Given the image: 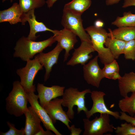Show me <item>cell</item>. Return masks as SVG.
<instances>
[{
  "label": "cell",
  "mask_w": 135,
  "mask_h": 135,
  "mask_svg": "<svg viewBox=\"0 0 135 135\" xmlns=\"http://www.w3.org/2000/svg\"><path fill=\"white\" fill-rule=\"evenodd\" d=\"M56 42L53 36L38 42L31 40L23 36L16 42L13 56L26 62L33 58L36 54L42 52L46 48L51 46Z\"/></svg>",
  "instance_id": "6da1fadb"
},
{
  "label": "cell",
  "mask_w": 135,
  "mask_h": 135,
  "mask_svg": "<svg viewBox=\"0 0 135 135\" xmlns=\"http://www.w3.org/2000/svg\"><path fill=\"white\" fill-rule=\"evenodd\" d=\"M26 93L20 81L13 82L12 89L6 99V108L8 113L16 117L24 114L28 109Z\"/></svg>",
  "instance_id": "7a4b0ae2"
},
{
  "label": "cell",
  "mask_w": 135,
  "mask_h": 135,
  "mask_svg": "<svg viewBox=\"0 0 135 135\" xmlns=\"http://www.w3.org/2000/svg\"><path fill=\"white\" fill-rule=\"evenodd\" d=\"M85 30L90 37L93 48L98 52L101 62L104 64H108L115 60L110 50L104 46L106 40L108 37L106 30L94 26H88Z\"/></svg>",
  "instance_id": "3957f363"
},
{
  "label": "cell",
  "mask_w": 135,
  "mask_h": 135,
  "mask_svg": "<svg viewBox=\"0 0 135 135\" xmlns=\"http://www.w3.org/2000/svg\"><path fill=\"white\" fill-rule=\"evenodd\" d=\"M91 92L89 89L80 91L78 88L72 87L65 90L62 96V105L68 108L66 113L69 119L72 120L74 118V112L73 108L75 106H77L78 114L82 111L85 113L88 110L85 104V96L86 94Z\"/></svg>",
  "instance_id": "277c9868"
},
{
  "label": "cell",
  "mask_w": 135,
  "mask_h": 135,
  "mask_svg": "<svg viewBox=\"0 0 135 135\" xmlns=\"http://www.w3.org/2000/svg\"><path fill=\"white\" fill-rule=\"evenodd\" d=\"M26 62L25 66L17 69L16 73L20 77V83L26 92H34L36 87L34 84V79L38 71L43 69V66L35 58Z\"/></svg>",
  "instance_id": "5b68a950"
},
{
  "label": "cell",
  "mask_w": 135,
  "mask_h": 135,
  "mask_svg": "<svg viewBox=\"0 0 135 135\" xmlns=\"http://www.w3.org/2000/svg\"><path fill=\"white\" fill-rule=\"evenodd\" d=\"M110 115L100 114L91 120L89 118L83 119L84 131L83 135H103L108 132H112L115 128L110 123Z\"/></svg>",
  "instance_id": "8992f818"
},
{
  "label": "cell",
  "mask_w": 135,
  "mask_h": 135,
  "mask_svg": "<svg viewBox=\"0 0 135 135\" xmlns=\"http://www.w3.org/2000/svg\"><path fill=\"white\" fill-rule=\"evenodd\" d=\"M81 16L63 9L61 24L64 28L78 36L81 42L85 41L92 44L90 37L83 26Z\"/></svg>",
  "instance_id": "52a82bcc"
},
{
  "label": "cell",
  "mask_w": 135,
  "mask_h": 135,
  "mask_svg": "<svg viewBox=\"0 0 135 135\" xmlns=\"http://www.w3.org/2000/svg\"><path fill=\"white\" fill-rule=\"evenodd\" d=\"M91 97L93 102L92 106L90 110L85 112L87 118H89L96 113L106 114L112 116L116 119H119L120 114L118 111H113L109 110L105 103L104 92L93 90L91 92Z\"/></svg>",
  "instance_id": "ba28073f"
},
{
  "label": "cell",
  "mask_w": 135,
  "mask_h": 135,
  "mask_svg": "<svg viewBox=\"0 0 135 135\" xmlns=\"http://www.w3.org/2000/svg\"><path fill=\"white\" fill-rule=\"evenodd\" d=\"M98 55L83 66V76L84 80L88 84L98 88L100 82L104 78L102 69L98 62Z\"/></svg>",
  "instance_id": "9c48e42d"
},
{
  "label": "cell",
  "mask_w": 135,
  "mask_h": 135,
  "mask_svg": "<svg viewBox=\"0 0 135 135\" xmlns=\"http://www.w3.org/2000/svg\"><path fill=\"white\" fill-rule=\"evenodd\" d=\"M28 102L34 109L46 130L52 131L56 135H62L54 126L52 122L44 108L39 104L38 95L34 92H26Z\"/></svg>",
  "instance_id": "30bf717a"
},
{
  "label": "cell",
  "mask_w": 135,
  "mask_h": 135,
  "mask_svg": "<svg viewBox=\"0 0 135 135\" xmlns=\"http://www.w3.org/2000/svg\"><path fill=\"white\" fill-rule=\"evenodd\" d=\"M63 50L58 43L54 48L50 51L47 53L42 52L34 56L45 69L44 76L45 82L49 78L52 67L57 63L59 55Z\"/></svg>",
  "instance_id": "8fae6325"
},
{
  "label": "cell",
  "mask_w": 135,
  "mask_h": 135,
  "mask_svg": "<svg viewBox=\"0 0 135 135\" xmlns=\"http://www.w3.org/2000/svg\"><path fill=\"white\" fill-rule=\"evenodd\" d=\"M34 12V10H32L24 13L23 15L22 24L24 25L28 22L30 27L29 33L27 37L28 38L31 40L36 41L38 38L36 34L40 32L48 31L52 32L54 35L55 34L58 30L49 28L43 22L37 21Z\"/></svg>",
  "instance_id": "7c38bea8"
},
{
  "label": "cell",
  "mask_w": 135,
  "mask_h": 135,
  "mask_svg": "<svg viewBox=\"0 0 135 135\" xmlns=\"http://www.w3.org/2000/svg\"><path fill=\"white\" fill-rule=\"evenodd\" d=\"M62 98H56L50 101L44 108L50 117L54 124L59 120L65 125L68 130L70 128L69 122H71L66 112L63 110L62 105Z\"/></svg>",
  "instance_id": "4fadbf2b"
},
{
  "label": "cell",
  "mask_w": 135,
  "mask_h": 135,
  "mask_svg": "<svg viewBox=\"0 0 135 135\" xmlns=\"http://www.w3.org/2000/svg\"><path fill=\"white\" fill-rule=\"evenodd\" d=\"M94 51L92 44L86 41H82L80 46L74 49L66 64L74 66L80 64L83 66L92 58V55L91 54Z\"/></svg>",
  "instance_id": "5bb4252c"
},
{
  "label": "cell",
  "mask_w": 135,
  "mask_h": 135,
  "mask_svg": "<svg viewBox=\"0 0 135 135\" xmlns=\"http://www.w3.org/2000/svg\"><path fill=\"white\" fill-rule=\"evenodd\" d=\"M53 36L56 41L65 50L64 62L66 61L70 55V50L74 48L75 44L78 42L76 36L71 31L64 28L58 30Z\"/></svg>",
  "instance_id": "9a60e30c"
},
{
  "label": "cell",
  "mask_w": 135,
  "mask_h": 135,
  "mask_svg": "<svg viewBox=\"0 0 135 135\" xmlns=\"http://www.w3.org/2000/svg\"><path fill=\"white\" fill-rule=\"evenodd\" d=\"M65 88L64 86L58 85L48 87L42 84L38 83L36 90L40 105L44 108L52 99L62 96Z\"/></svg>",
  "instance_id": "2e32d148"
},
{
  "label": "cell",
  "mask_w": 135,
  "mask_h": 135,
  "mask_svg": "<svg viewBox=\"0 0 135 135\" xmlns=\"http://www.w3.org/2000/svg\"><path fill=\"white\" fill-rule=\"evenodd\" d=\"M26 122L24 128L25 135H36L42 128L41 120L31 106L25 112Z\"/></svg>",
  "instance_id": "e0dca14e"
},
{
  "label": "cell",
  "mask_w": 135,
  "mask_h": 135,
  "mask_svg": "<svg viewBox=\"0 0 135 135\" xmlns=\"http://www.w3.org/2000/svg\"><path fill=\"white\" fill-rule=\"evenodd\" d=\"M17 2L8 8L0 11V22H7L10 24L21 23L24 14Z\"/></svg>",
  "instance_id": "ac0fdd59"
},
{
  "label": "cell",
  "mask_w": 135,
  "mask_h": 135,
  "mask_svg": "<svg viewBox=\"0 0 135 135\" xmlns=\"http://www.w3.org/2000/svg\"><path fill=\"white\" fill-rule=\"evenodd\" d=\"M120 94L124 98L128 96L129 92H135V73H125L118 80Z\"/></svg>",
  "instance_id": "d6986e66"
},
{
  "label": "cell",
  "mask_w": 135,
  "mask_h": 135,
  "mask_svg": "<svg viewBox=\"0 0 135 135\" xmlns=\"http://www.w3.org/2000/svg\"><path fill=\"white\" fill-rule=\"evenodd\" d=\"M108 37L127 42L135 40V26L118 27L112 30L109 29Z\"/></svg>",
  "instance_id": "ffe728a7"
},
{
  "label": "cell",
  "mask_w": 135,
  "mask_h": 135,
  "mask_svg": "<svg viewBox=\"0 0 135 135\" xmlns=\"http://www.w3.org/2000/svg\"><path fill=\"white\" fill-rule=\"evenodd\" d=\"M126 42L113 37H108L104 45L110 50L115 59H118L123 54Z\"/></svg>",
  "instance_id": "44dd1931"
},
{
  "label": "cell",
  "mask_w": 135,
  "mask_h": 135,
  "mask_svg": "<svg viewBox=\"0 0 135 135\" xmlns=\"http://www.w3.org/2000/svg\"><path fill=\"white\" fill-rule=\"evenodd\" d=\"M92 2L91 0H72L64 5L63 9L81 15L90 7Z\"/></svg>",
  "instance_id": "7402d4cb"
},
{
  "label": "cell",
  "mask_w": 135,
  "mask_h": 135,
  "mask_svg": "<svg viewBox=\"0 0 135 135\" xmlns=\"http://www.w3.org/2000/svg\"><path fill=\"white\" fill-rule=\"evenodd\" d=\"M120 100L118 106L121 111L128 113L130 116H134L135 114V92Z\"/></svg>",
  "instance_id": "603a6c76"
},
{
  "label": "cell",
  "mask_w": 135,
  "mask_h": 135,
  "mask_svg": "<svg viewBox=\"0 0 135 135\" xmlns=\"http://www.w3.org/2000/svg\"><path fill=\"white\" fill-rule=\"evenodd\" d=\"M104 64V67L102 69L104 78L116 80L121 77L119 73L118 65L115 59L110 63Z\"/></svg>",
  "instance_id": "cb8c5ba5"
},
{
  "label": "cell",
  "mask_w": 135,
  "mask_h": 135,
  "mask_svg": "<svg viewBox=\"0 0 135 135\" xmlns=\"http://www.w3.org/2000/svg\"><path fill=\"white\" fill-rule=\"evenodd\" d=\"M122 16H118L112 24L118 27L135 26V14L131 12H125Z\"/></svg>",
  "instance_id": "d4e9b609"
},
{
  "label": "cell",
  "mask_w": 135,
  "mask_h": 135,
  "mask_svg": "<svg viewBox=\"0 0 135 135\" xmlns=\"http://www.w3.org/2000/svg\"><path fill=\"white\" fill-rule=\"evenodd\" d=\"M46 3L44 0H19L18 4L24 13L43 6Z\"/></svg>",
  "instance_id": "484cf974"
},
{
  "label": "cell",
  "mask_w": 135,
  "mask_h": 135,
  "mask_svg": "<svg viewBox=\"0 0 135 135\" xmlns=\"http://www.w3.org/2000/svg\"><path fill=\"white\" fill-rule=\"evenodd\" d=\"M114 130L117 135H135V126L126 122L115 128Z\"/></svg>",
  "instance_id": "4316f807"
},
{
  "label": "cell",
  "mask_w": 135,
  "mask_h": 135,
  "mask_svg": "<svg viewBox=\"0 0 135 135\" xmlns=\"http://www.w3.org/2000/svg\"><path fill=\"white\" fill-rule=\"evenodd\" d=\"M123 54L126 59L135 60V40L126 42Z\"/></svg>",
  "instance_id": "83f0119b"
},
{
  "label": "cell",
  "mask_w": 135,
  "mask_h": 135,
  "mask_svg": "<svg viewBox=\"0 0 135 135\" xmlns=\"http://www.w3.org/2000/svg\"><path fill=\"white\" fill-rule=\"evenodd\" d=\"M7 124L9 128V130L7 132H0V135H25L24 128H22L20 130L17 129L15 127L14 124L7 122Z\"/></svg>",
  "instance_id": "f1b7e54d"
},
{
  "label": "cell",
  "mask_w": 135,
  "mask_h": 135,
  "mask_svg": "<svg viewBox=\"0 0 135 135\" xmlns=\"http://www.w3.org/2000/svg\"><path fill=\"white\" fill-rule=\"evenodd\" d=\"M119 119L121 120H124L126 122L130 123L135 126V118L128 115L126 112H120Z\"/></svg>",
  "instance_id": "f546056e"
},
{
  "label": "cell",
  "mask_w": 135,
  "mask_h": 135,
  "mask_svg": "<svg viewBox=\"0 0 135 135\" xmlns=\"http://www.w3.org/2000/svg\"><path fill=\"white\" fill-rule=\"evenodd\" d=\"M69 130L71 132L70 135H79L82 131V130L80 128H76L74 124L70 126Z\"/></svg>",
  "instance_id": "4dcf8cb0"
},
{
  "label": "cell",
  "mask_w": 135,
  "mask_h": 135,
  "mask_svg": "<svg viewBox=\"0 0 135 135\" xmlns=\"http://www.w3.org/2000/svg\"><path fill=\"white\" fill-rule=\"evenodd\" d=\"M131 6H135V0H124L122 8H125Z\"/></svg>",
  "instance_id": "1f68e13d"
},
{
  "label": "cell",
  "mask_w": 135,
  "mask_h": 135,
  "mask_svg": "<svg viewBox=\"0 0 135 135\" xmlns=\"http://www.w3.org/2000/svg\"><path fill=\"white\" fill-rule=\"evenodd\" d=\"M48 130L44 131L42 128L40 131L38 132L36 135H54L50 131Z\"/></svg>",
  "instance_id": "d6a6232c"
},
{
  "label": "cell",
  "mask_w": 135,
  "mask_h": 135,
  "mask_svg": "<svg viewBox=\"0 0 135 135\" xmlns=\"http://www.w3.org/2000/svg\"><path fill=\"white\" fill-rule=\"evenodd\" d=\"M121 0H106V4L107 6L113 5L118 3Z\"/></svg>",
  "instance_id": "836d02e7"
},
{
  "label": "cell",
  "mask_w": 135,
  "mask_h": 135,
  "mask_svg": "<svg viewBox=\"0 0 135 135\" xmlns=\"http://www.w3.org/2000/svg\"><path fill=\"white\" fill-rule=\"evenodd\" d=\"M94 26L98 28H102L104 25V22L100 20H96L94 23Z\"/></svg>",
  "instance_id": "e575fe53"
},
{
  "label": "cell",
  "mask_w": 135,
  "mask_h": 135,
  "mask_svg": "<svg viewBox=\"0 0 135 135\" xmlns=\"http://www.w3.org/2000/svg\"><path fill=\"white\" fill-rule=\"evenodd\" d=\"M57 0H47L46 1L47 7L49 8H51Z\"/></svg>",
  "instance_id": "d590c367"
},
{
  "label": "cell",
  "mask_w": 135,
  "mask_h": 135,
  "mask_svg": "<svg viewBox=\"0 0 135 135\" xmlns=\"http://www.w3.org/2000/svg\"><path fill=\"white\" fill-rule=\"evenodd\" d=\"M8 0H2V2H5V1H6ZM9 0L10 1V2H13V1L14 0Z\"/></svg>",
  "instance_id": "8d00e7d4"
},
{
  "label": "cell",
  "mask_w": 135,
  "mask_h": 135,
  "mask_svg": "<svg viewBox=\"0 0 135 135\" xmlns=\"http://www.w3.org/2000/svg\"><path fill=\"white\" fill-rule=\"evenodd\" d=\"M133 117H134L135 118V115H134V116Z\"/></svg>",
  "instance_id": "74e56055"
}]
</instances>
